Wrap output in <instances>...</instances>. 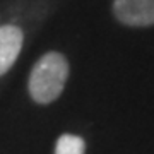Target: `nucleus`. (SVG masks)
Here are the masks:
<instances>
[{
    "instance_id": "obj_1",
    "label": "nucleus",
    "mask_w": 154,
    "mask_h": 154,
    "mask_svg": "<svg viewBox=\"0 0 154 154\" xmlns=\"http://www.w3.org/2000/svg\"><path fill=\"white\" fill-rule=\"evenodd\" d=\"M69 77V62L62 53L50 51L43 55L29 74L28 89L31 98L39 105L55 101L63 91Z\"/></svg>"
},
{
    "instance_id": "obj_2",
    "label": "nucleus",
    "mask_w": 154,
    "mask_h": 154,
    "mask_svg": "<svg viewBox=\"0 0 154 154\" xmlns=\"http://www.w3.org/2000/svg\"><path fill=\"white\" fill-rule=\"evenodd\" d=\"M113 12L127 26L146 28L154 24V0H115Z\"/></svg>"
},
{
    "instance_id": "obj_3",
    "label": "nucleus",
    "mask_w": 154,
    "mask_h": 154,
    "mask_svg": "<svg viewBox=\"0 0 154 154\" xmlns=\"http://www.w3.org/2000/svg\"><path fill=\"white\" fill-rule=\"evenodd\" d=\"M22 31L17 26H0V75H4L17 60L22 48Z\"/></svg>"
},
{
    "instance_id": "obj_4",
    "label": "nucleus",
    "mask_w": 154,
    "mask_h": 154,
    "mask_svg": "<svg viewBox=\"0 0 154 154\" xmlns=\"http://www.w3.org/2000/svg\"><path fill=\"white\" fill-rule=\"evenodd\" d=\"M86 152V142L79 135L63 134L58 137L55 144V154H84Z\"/></svg>"
}]
</instances>
